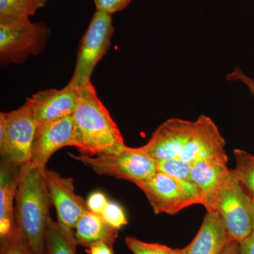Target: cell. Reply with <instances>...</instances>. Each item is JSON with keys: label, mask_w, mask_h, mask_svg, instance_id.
Here are the masks:
<instances>
[{"label": "cell", "mask_w": 254, "mask_h": 254, "mask_svg": "<svg viewBox=\"0 0 254 254\" xmlns=\"http://www.w3.org/2000/svg\"><path fill=\"white\" fill-rule=\"evenodd\" d=\"M86 252L88 254H113V247L105 242L94 244L86 249Z\"/></svg>", "instance_id": "cell-28"}, {"label": "cell", "mask_w": 254, "mask_h": 254, "mask_svg": "<svg viewBox=\"0 0 254 254\" xmlns=\"http://www.w3.org/2000/svg\"><path fill=\"white\" fill-rule=\"evenodd\" d=\"M125 243L133 254H171L173 249L157 243H147L135 238L127 237Z\"/></svg>", "instance_id": "cell-23"}, {"label": "cell", "mask_w": 254, "mask_h": 254, "mask_svg": "<svg viewBox=\"0 0 254 254\" xmlns=\"http://www.w3.org/2000/svg\"><path fill=\"white\" fill-rule=\"evenodd\" d=\"M222 254H240V243L230 241Z\"/></svg>", "instance_id": "cell-30"}, {"label": "cell", "mask_w": 254, "mask_h": 254, "mask_svg": "<svg viewBox=\"0 0 254 254\" xmlns=\"http://www.w3.org/2000/svg\"><path fill=\"white\" fill-rule=\"evenodd\" d=\"M79 88L71 83L61 89L44 90L27 98L37 125L71 116L77 103Z\"/></svg>", "instance_id": "cell-13"}, {"label": "cell", "mask_w": 254, "mask_h": 254, "mask_svg": "<svg viewBox=\"0 0 254 254\" xmlns=\"http://www.w3.org/2000/svg\"><path fill=\"white\" fill-rule=\"evenodd\" d=\"M45 169L26 165L21 169L15 203V222L33 254H45L51 198Z\"/></svg>", "instance_id": "cell-2"}, {"label": "cell", "mask_w": 254, "mask_h": 254, "mask_svg": "<svg viewBox=\"0 0 254 254\" xmlns=\"http://www.w3.org/2000/svg\"><path fill=\"white\" fill-rule=\"evenodd\" d=\"M22 167L1 160L0 166V239L8 236L16 228L14 203Z\"/></svg>", "instance_id": "cell-15"}, {"label": "cell", "mask_w": 254, "mask_h": 254, "mask_svg": "<svg viewBox=\"0 0 254 254\" xmlns=\"http://www.w3.org/2000/svg\"><path fill=\"white\" fill-rule=\"evenodd\" d=\"M210 211L218 215L230 241L240 243L252 235L253 197L242 187L232 170Z\"/></svg>", "instance_id": "cell-3"}, {"label": "cell", "mask_w": 254, "mask_h": 254, "mask_svg": "<svg viewBox=\"0 0 254 254\" xmlns=\"http://www.w3.org/2000/svg\"><path fill=\"white\" fill-rule=\"evenodd\" d=\"M133 0H93L98 11L113 14L123 11Z\"/></svg>", "instance_id": "cell-25"}, {"label": "cell", "mask_w": 254, "mask_h": 254, "mask_svg": "<svg viewBox=\"0 0 254 254\" xmlns=\"http://www.w3.org/2000/svg\"><path fill=\"white\" fill-rule=\"evenodd\" d=\"M155 214L175 215L184 209L200 205L198 190L193 182L177 180L157 172L153 177L136 184Z\"/></svg>", "instance_id": "cell-7"}, {"label": "cell", "mask_w": 254, "mask_h": 254, "mask_svg": "<svg viewBox=\"0 0 254 254\" xmlns=\"http://www.w3.org/2000/svg\"><path fill=\"white\" fill-rule=\"evenodd\" d=\"M171 254H183L182 250H177V249H173Z\"/></svg>", "instance_id": "cell-32"}, {"label": "cell", "mask_w": 254, "mask_h": 254, "mask_svg": "<svg viewBox=\"0 0 254 254\" xmlns=\"http://www.w3.org/2000/svg\"><path fill=\"white\" fill-rule=\"evenodd\" d=\"M252 234L254 235V196H253V230H252Z\"/></svg>", "instance_id": "cell-33"}, {"label": "cell", "mask_w": 254, "mask_h": 254, "mask_svg": "<svg viewBox=\"0 0 254 254\" xmlns=\"http://www.w3.org/2000/svg\"><path fill=\"white\" fill-rule=\"evenodd\" d=\"M45 177L52 203L58 214V222L65 228L73 230L82 215L88 210L86 201L75 192L72 178L64 177L46 168Z\"/></svg>", "instance_id": "cell-9"}, {"label": "cell", "mask_w": 254, "mask_h": 254, "mask_svg": "<svg viewBox=\"0 0 254 254\" xmlns=\"http://www.w3.org/2000/svg\"><path fill=\"white\" fill-rule=\"evenodd\" d=\"M74 229L78 245L86 249L98 242L113 247L118 237V230L110 225L100 214L90 210L82 215Z\"/></svg>", "instance_id": "cell-17"}, {"label": "cell", "mask_w": 254, "mask_h": 254, "mask_svg": "<svg viewBox=\"0 0 254 254\" xmlns=\"http://www.w3.org/2000/svg\"><path fill=\"white\" fill-rule=\"evenodd\" d=\"M192 165L179 158L157 161L158 172L187 182H192L190 179Z\"/></svg>", "instance_id": "cell-21"}, {"label": "cell", "mask_w": 254, "mask_h": 254, "mask_svg": "<svg viewBox=\"0 0 254 254\" xmlns=\"http://www.w3.org/2000/svg\"><path fill=\"white\" fill-rule=\"evenodd\" d=\"M179 158L192 164L205 160H228L225 139L211 119L202 115L193 122L191 134Z\"/></svg>", "instance_id": "cell-10"}, {"label": "cell", "mask_w": 254, "mask_h": 254, "mask_svg": "<svg viewBox=\"0 0 254 254\" xmlns=\"http://www.w3.org/2000/svg\"><path fill=\"white\" fill-rule=\"evenodd\" d=\"M100 215L110 225L118 230L128 224L126 213L123 207L112 200H108Z\"/></svg>", "instance_id": "cell-24"}, {"label": "cell", "mask_w": 254, "mask_h": 254, "mask_svg": "<svg viewBox=\"0 0 254 254\" xmlns=\"http://www.w3.org/2000/svg\"><path fill=\"white\" fill-rule=\"evenodd\" d=\"M70 156L91 168L99 175H108L118 180L136 184L145 181L158 172L157 161L142 149L141 147L126 146L115 154L75 155Z\"/></svg>", "instance_id": "cell-4"}, {"label": "cell", "mask_w": 254, "mask_h": 254, "mask_svg": "<svg viewBox=\"0 0 254 254\" xmlns=\"http://www.w3.org/2000/svg\"><path fill=\"white\" fill-rule=\"evenodd\" d=\"M51 36L48 25L31 21L12 25H0V63L21 64L31 55L44 50Z\"/></svg>", "instance_id": "cell-8"}, {"label": "cell", "mask_w": 254, "mask_h": 254, "mask_svg": "<svg viewBox=\"0 0 254 254\" xmlns=\"http://www.w3.org/2000/svg\"><path fill=\"white\" fill-rule=\"evenodd\" d=\"M32 5V11L33 14L38 11V9L44 7L46 6L47 1L48 0H31Z\"/></svg>", "instance_id": "cell-31"}, {"label": "cell", "mask_w": 254, "mask_h": 254, "mask_svg": "<svg viewBox=\"0 0 254 254\" xmlns=\"http://www.w3.org/2000/svg\"><path fill=\"white\" fill-rule=\"evenodd\" d=\"M227 160H201L192 165L190 179L198 190L200 205H203L207 211L213 210L217 196L231 175L232 170L227 167Z\"/></svg>", "instance_id": "cell-14"}, {"label": "cell", "mask_w": 254, "mask_h": 254, "mask_svg": "<svg viewBox=\"0 0 254 254\" xmlns=\"http://www.w3.org/2000/svg\"><path fill=\"white\" fill-rule=\"evenodd\" d=\"M227 79L229 81L242 82L254 96V78L246 75L240 68L235 67L232 72L229 73Z\"/></svg>", "instance_id": "cell-27"}, {"label": "cell", "mask_w": 254, "mask_h": 254, "mask_svg": "<svg viewBox=\"0 0 254 254\" xmlns=\"http://www.w3.org/2000/svg\"><path fill=\"white\" fill-rule=\"evenodd\" d=\"M113 33L112 15L96 10L80 41L76 66L68 83L81 88L91 81L95 66L111 46Z\"/></svg>", "instance_id": "cell-6"}, {"label": "cell", "mask_w": 254, "mask_h": 254, "mask_svg": "<svg viewBox=\"0 0 254 254\" xmlns=\"http://www.w3.org/2000/svg\"><path fill=\"white\" fill-rule=\"evenodd\" d=\"M0 254H33L27 242L16 227L8 236L1 239Z\"/></svg>", "instance_id": "cell-22"}, {"label": "cell", "mask_w": 254, "mask_h": 254, "mask_svg": "<svg viewBox=\"0 0 254 254\" xmlns=\"http://www.w3.org/2000/svg\"><path fill=\"white\" fill-rule=\"evenodd\" d=\"M230 242L221 220L214 211H207L199 230L183 254H222Z\"/></svg>", "instance_id": "cell-16"}, {"label": "cell", "mask_w": 254, "mask_h": 254, "mask_svg": "<svg viewBox=\"0 0 254 254\" xmlns=\"http://www.w3.org/2000/svg\"><path fill=\"white\" fill-rule=\"evenodd\" d=\"M193 125L189 120L169 119L157 128L141 148L156 161L178 158L190 138Z\"/></svg>", "instance_id": "cell-12"}, {"label": "cell", "mask_w": 254, "mask_h": 254, "mask_svg": "<svg viewBox=\"0 0 254 254\" xmlns=\"http://www.w3.org/2000/svg\"><path fill=\"white\" fill-rule=\"evenodd\" d=\"M37 126L27 102L17 109L0 113L1 160L20 166L29 164Z\"/></svg>", "instance_id": "cell-5"}, {"label": "cell", "mask_w": 254, "mask_h": 254, "mask_svg": "<svg viewBox=\"0 0 254 254\" xmlns=\"http://www.w3.org/2000/svg\"><path fill=\"white\" fill-rule=\"evenodd\" d=\"M240 254H254V235L253 234L240 243Z\"/></svg>", "instance_id": "cell-29"}, {"label": "cell", "mask_w": 254, "mask_h": 254, "mask_svg": "<svg viewBox=\"0 0 254 254\" xmlns=\"http://www.w3.org/2000/svg\"><path fill=\"white\" fill-rule=\"evenodd\" d=\"M235 168L232 170L237 180L251 196H254V155L245 150H234Z\"/></svg>", "instance_id": "cell-20"}, {"label": "cell", "mask_w": 254, "mask_h": 254, "mask_svg": "<svg viewBox=\"0 0 254 254\" xmlns=\"http://www.w3.org/2000/svg\"><path fill=\"white\" fill-rule=\"evenodd\" d=\"M73 230H68L50 217L45 242V254H76L77 245Z\"/></svg>", "instance_id": "cell-18"}, {"label": "cell", "mask_w": 254, "mask_h": 254, "mask_svg": "<svg viewBox=\"0 0 254 254\" xmlns=\"http://www.w3.org/2000/svg\"><path fill=\"white\" fill-rule=\"evenodd\" d=\"M72 138L71 116L38 125L32 145L31 160L28 165L46 168L52 155L64 147L71 146Z\"/></svg>", "instance_id": "cell-11"}, {"label": "cell", "mask_w": 254, "mask_h": 254, "mask_svg": "<svg viewBox=\"0 0 254 254\" xmlns=\"http://www.w3.org/2000/svg\"><path fill=\"white\" fill-rule=\"evenodd\" d=\"M71 117V146L82 154H115L127 146L120 128L98 96L91 81L79 88L77 103Z\"/></svg>", "instance_id": "cell-1"}, {"label": "cell", "mask_w": 254, "mask_h": 254, "mask_svg": "<svg viewBox=\"0 0 254 254\" xmlns=\"http://www.w3.org/2000/svg\"><path fill=\"white\" fill-rule=\"evenodd\" d=\"M33 15L31 0H0V25L25 22Z\"/></svg>", "instance_id": "cell-19"}, {"label": "cell", "mask_w": 254, "mask_h": 254, "mask_svg": "<svg viewBox=\"0 0 254 254\" xmlns=\"http://www.w3.org/2000/svg\"><path fill=\"white\" fill-rule=\"evenodd\" d=\"M108 200L106 195L102 192H93L86 200L87 208L93 213L101 214Z\"/></svg>", "instance_id": "cell-26"}]
</instances>
